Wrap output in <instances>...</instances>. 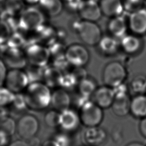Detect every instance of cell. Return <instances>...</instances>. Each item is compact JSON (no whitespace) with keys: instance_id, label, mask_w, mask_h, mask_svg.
<instances>
[{"instance_id":"obj_1","label":"cell","mask_w":146,"mask_h":146,"mask_svg":"<svg viewBox=\"0 0 146 146\" xmlns=\"http://www.w3.org/2000/svg\"><path fill=\"white\" fill-rule=\"evenodd\" d=\"M23 94L29 110L41 111L51 105L52 91L43 82L29 83Z\"/></svg>"},{"instance_id":"obj_2","label":"cell","mask_w":146,"mask_h":146,"mask_svg":"<svg viewBox=\"0 0 146 146\" xmlns=\"http://www.w3.org/2000/svg\"><path fill=\"white\" fill-rule=\"evenodd\" d=\"M73 27L80 40L89 46H97L103 36L100 27L95 22L80 19L74 22Z\"/></svg>"},{"instance_id":"obj_3","label":"cell","mask_w":146,"mask_h":146,"mask_svg":"<svg viewBox=\"0 0 146 146\" xmlns=\"http://www.w3.org/2000/svg\"><path fill=\"white\" fill-rule=\"evenodd\" d=\"M44 23V14L38 7L30 5L19 14V29L25 32L34 31Z\"/></svg>"},{"instance_id":"obj_4","label":"cell","mask_w":146,"mask_h":146,"mask_svg":"<svg viewBox=\"0 0 146 146\" xmlns=\"http://www.w3.org/2000/svg\"><path fill=\"white\" fill-rule=\"evenodd\" d=\"M127 77L125 66L119 61L107 63L102 72V80L104 85L115 88L124 83Z\"/></svg>"},{"instance_id":"obj_5","label":"cell","mask_w":146,"mask_h":146,"mask_svg":"<svg viewBox=\"0 0 146 146\" xmlns=\"http://www.w3.org/2000/svg\"><path fill=\"white\" fill-rule=\"evenodd\" d=\"M0 58L10 69H24L28 61L23 49L0 44Z\"/></svg>"},{"instance_id":"obj_6","label":"cell","mask_w":146,"mask_h":146,"mask_svg":"<svg viewBox=\"0 0 146 146\" xmlns=\"http://www.w3.org/2000/svg\"><path fill=\"white\" fill-rule=\"evenodd\" d=\"M79 117L81 124L86 127L99 126L104 117L103 109L90 99L79 107Z\"/></svg>"},{"instance_id":"obj_7","label":"cell","mask_w":146,"mask_h":146,"mask_svg":"<svg viewBox=\"0 0 146 146\" xmlns=\"http://www.w3.org/2000/svg\"><path fill=\"white\" fill-rule=\"evenodd\" d=\"M28 63L40 66L45 67L51 60V55L47 47L38 43L27 44L23 49Z\"/></svg>"},{"instance_id":"obj_8","label":"cell","mask_w":146,"mask_h":146,"mask_svg":"<svg viewBox=\"0 0 146 146\" xmlns=\"http://www.w3.org/2000/svg\"><path fill=\"white\" fill-rule=\"evenodd\" d=\"M65 58L71 66L84 67L89 62L90 55L85 46L75 43L66 47Z\"/></svg>"},{"instance_id":"obj_9","label":"cell","mask_w":146,"mask_h":146,"mask_svg":"<svg viewBox=\"0 0 146 146\" xmlns=\"http://www.w3.org/2000/svg\"><path fill=\"white\" fill-rule=\"evenodd\" d=\"M29 84L27 76L23 69H10L7 72L3 86L14 94L23 92Z\"/></svg>"},{"instance_id":"obj_10","label":"cell","mask_w":146,"mask_h":146,"mask_svg":"<svg viewBox=\"0 0 146 146\" xmlns=\"http://www.w3.org/2000/svg\"><path fill=\"white\" fill-rule=\"evenodd\" d=\"M39 129L38 119L31 114H24L18 120L17 132L18 135L24 140L33 138Z\"/></svg>"},{"instance_id":"obj_11","label":"cell","mask_w":146,"mask_h":146,"mask_svg":"<svg viewBox=\"0 0 146 146\" xmlns=\"http://www.w3.org/2000/svg\"><path fill=\"white\" fill-rule=\"evenodd\" d=\"M127 22L131 33L140 36L146 34V7L129 14Z\"/></svg>"},{"instance_id":"obj_12","label":"cell","mask_w":146,"mask_h":146,"mask_svg":"<svg viewBox=\"0 0 146 146\" xmlns=\"http://www.w3.org/2000/svg\"><path fill=\"white\" fill-rule=\"evenodd\" d=\"M77 13L80 19L95 22L103 15L99 3L95 0H83Z\"/></svg>"},{"instance_id":"obj_13","label":"cell","mask_w":146,"mask_h":146,"mask_svg":"<svg viewBox=\"0 0 146 146\" xmlns=\"http://www.w3.org/2000/svg\"><path fill=\"white\" fill-rule=\"evenodd\" d=\"M81 124L79 113L69 108L60 112L59 127L64 132L75 131Z\"/></svg>"},{"instance_id":"obj_14","label":"cell","mask_w":146,"mask_h":146,"mask_svg":"<svg viewBox=\"0 0 146 146\" xmlns=\"http://www.w3.org/2000/svg\"><path fill=\"white\" fill-rule=\"evenodd\" d=\"M92 98L94 102L102 109L111 108L115 98L113 89L106 85L98 87Z\"/></svg>"},{"instance_id":"obj_15","label":"cell","mask_w":146,"mask_h":146,"mask_svg":"<svg viewBox=\"0 0 146 146\" xmlns=\"http://www.w3.org/2000/svg\"><path fill=\"white\" fill-rule=\"evenodd\" d=\"M70 104L71 98L68 91L59 87L52 92L51 106L53 109L60 112L69 108Z\"/></svg>"},{"instance_id":"obj_16","label":"cell","mask_w":146,"mask_h":146,"mask_svg":"<svg viewBox=\"0 0 146 146\" xmlns=\"http://www.w3.org/2000/svg\"><path fill=\"white\" fill-rule=\"evenodd\" d=\"M142 45L140 36L132 33L127 34L120 39V49L128 55L137 54L141 49Z\"/></svg>"},{"instance_id":"obj_17","label":"cell","mask_w":146,"mask_h":146,"mask_svg":"<svg viewBox=\"0 0 146 146\" xmlns=\"http://www.w3.org/2000/svg\"><path fill=\"white\" fill-rule=\"evenodd\" d=\"M107 30L110 35L120 39L127 34V20L122 15L111 18L107 23Z\"/></svg>"},{"instance_id":"obj_18","label":"cell","mask_w":146,"mask_h":146,"mask_svg":"<svg viewBox=\"0 0 146 146\" xmlns=\"http://www.w3.org/2000/svg\"><path fill=\"white\" fill-rule=\"evenodd\" d=\"M102 15L109 18L119 16L124 12L123 0H99Z\"/></svg>"},{"instance_id":"obj_19","label":"cell","mask_w":146,"mask_h":146,"mask_svg":"<svg viewBox=\"0 0 146 146\" xmlns=\"http://www.w3.org/2000/svg\"><path fill=\"white\" fill-rule=\"evenodd\" d=\"M99 51L105 56H113L120 49V40L111 35H103L97 44Z\"/></svg>"},{"instance_id":"obj_20","label":"cell","mask_w":146,"mask_h":146,"mask_svg":"<svg viewBox=\"0 0 146 146\" xmlns=\"http://www.w3.org/2000/svg\"><path fill=\"white\" fill-rule=\"evenodd\" d=\"M83 140L88 146H99L106 139V131L99 126L87 127L84 131Z\"/></svg>"},{"instance_id":"obj_21","label":"cell","mask_w":146,"mask_h":146,"mask_svg":"<svg viewBox=\"0 0 146 146\" xmlns=\"http://www.w3.org/2000/svg\"><path fill=\"white\" fill-rule=\"evenodd\" d=\"M131 100L128 93L115 95L111 109L113 113L119 117H123L130 113Z\"/></svg>"},{"instance_id":"obj_22","label":"cell","mask_w":146,"mask_h":146,"mask_svg":"<svg viewBox=\"0 0 146 146\" xmlns=\"http://www.w3.org/2000/svg\"><path fill=\"white\" fill-rule=\"evenodd\" d=\"M63 72L51 65L44 67L42 82L50 88H56L60 87Z\"/></svg>"},{"instance_id":"obj_23","label":"cell","mask_w":146,"mask_h":146,"mask_svg":"<svg viewBox=\"0 0 146 146\" xmlns=\"http://www.w3.org/2000/svg\"><path fill=\"white\" fill-rule=\"evenodd\" d=\"M130 113L136 118L146 117V94H136L131 100Z\"/></svg>"},{"instance_id":"obj_24","label":"cell","mask_w":146,"mask_h":146,"mask_svg":"<svg viewBox=\"0 0 146 146\" xmlns=\"http://www.w3.org/2000/svg\"><path fill=\"white\" fill-rule=\"evenodd\" d=\"M63 3L62 0H39L38 6L44 14L53 17L61 13L63 9Z\"/></svg>"},{"instance_id":"obj_25","label":"cell","mask_w":146,"mask_h":146,"mask_svg":"<svg viewBox=\"0 0 146 146\" xmlns=\"http://www.w3.org/2000/svg\"><path fill=\"white\" fill-rule=\"evenodd\" d=\"M77 87L79 95L87 98L92 96L98 87L96 80L88 76L79 82Z\"/></svg>"},{"instance_id":"obj_26","label":"cell","mask_w":146,"mask_h":146,"mask_svg":"<svg viewBox=\"0 0 146 146\" xmlns=\"http://www.w3.org/2000/svg\"><path fill=\"white\" fill-rule=\"evenodd\" d=\"M27 33L20 29L12 31L6 43L9 47L23 49L27 42Z\"/></svg>"},{"instance_id":"obj_27","label":"cell","mask_w":146,"mask_h":146,"mask_svg":"<svg viewBox=\"0 0 146 146\" xmlns=\"http://www.w3.org/2000/svg\"><path fill=\"white\" fill-rule=\"evenodd\" d=\"M45 67H40L28 63L27 65L24 68V71L27 76L29 83L42 82Z\"/></svg>"},{"instance_id":"obj_28","label":"cell","mask_w":146,"mask_h":146,"mask_svg":"<svg viewBox=\"0 0 146 146\" xmlns=\"http://www.w3.org/2000/svg\"><path fill=\"white\" fill-rule=\"evenodd\" d=\"M19 14L9 11L5 9H1L0 19L9 26L11 32L14 31L19 29Z\"/></svg>"},{"instance_id":"obj_29","label":"cell","mask_w":146,"mask_h":146,"mask_svg":"<svg viewBox=\"0 0 146 146\" xmlns=\"http://www.w3.org/2000/svg\"><path fill=\"white\" fill-rule=\"evenodd\" d=\"M129 87L136 95L145 94L146 92V77L143 75L135 76L131 80Z\"/></svg>"},{"instance_id":"obj_30","label":"cell","mask_w":146,"mask_h":146,"mask_svg":"<svg viewBox=\"0 0 146 146\" xmlns=\"http://www.w3.org/2000/svg\"><path fill=\"white\" fill-rule=\"evenodd\" d=\"M10 106L11 110L15 113H20L28 109L23 92L15 94L14 99Z\"/></svg>"},{"instance_id":"obj_31","label":"cell","mask_w":146,"mask_h":146,"mask_svg":"<svg viewBox=\"0 0 146 146\" xmlns=\"http://www.w3.org/2000/svg\"><path fill=\"white\" fill-rule=\"evenodd\" d=\"M60 112L52 109L47 111L44 117L46 125L51 128H55L59 126Z\"/></svg>"},{"instance_id":"obj_32","label":"cell","mask_w":146,"mask_h":146,"mask_svg":"<svg viewBox=\"0 0 146 146\" xmlns=\"http://www.w3.org/2000/svg\"><path fill=\"white\" fill-rule=\"evenodd\" d=\"M78 80L71 71L63 72L60 87L68 91L78 86Z\"/></svg>"},{"instance_id":"obj_33","label":"cell","mask_w":146,"mask_h":146,"mask_svg":"<svg viewBox=\"0 0 146 146\" xmlns=\"http://www.w3.org/2000/svg\"><path fill=\"white\" fill-rule=\"evenodd\" d=\"M3 9L9 11L19 14L25 8V3L23 0H4Z\"/></svg>"},{"instance_id":"obj_34","label":"cell","mask_w":146,"mask_h":146,"mask_svg":"<svg viewBox=\"0 0 146 146\" xmlns=\"http://www.w3.org/2000/svg\"><path fill=\"white\" fill-rule=\"evenodd\" d=\"M145 0H123L124 12L131 14L144 7Z\"/></svg>"},{"instance_id":"obj_35","label":"cell","mask_w":146,"mask_h":146,"mask_svg":"<svg viewBox=\"0 0 146 146\" xmlns=\"http://www.w3.org/2000/svg\"><path fill=\"white\" fill-rule=\"evenodd\" d=\"M15 94L4 86L0 87V107H7L11 104Z\"/></svg>"},{"instance_id":"obj_36","label":"cell","mask_w":146,"mask_h":146,"mask_svg":"<svg viewBox=\"0 0 146 146\" xmlns=\"http://www.w3.org/2000/svg\"><path fill=\"white\" fill-rule=\"evenodd\" d=\"M0 129L11 136L17 131V123L9 116L0 124Z\"/></svg>"},{"instance_id":"obj_37","label":"cell","mask_w":146,"mask_h":146,"mask_svg":"<svg viewBox=\"0 0 146 146\" xmlns=\"http://www.w3.org/2000/svg\"><path fill=\"white\" fill-rule=\"evenodd\" d=\"M11 31L9 26L0 19V44L6 43Z\"/></svg>"},{"instance_id":"obj_38","label":"cell","mask_w":146,"mask_h":146,"mask_svg":"<svg viewBox=\"0 0 146 146\" xmlns=\"http://www.w3.org/2000/svg\"><path fill=\"white\" fill-rule=\"evenodd\" d=\"M53 139L59 146H68L70 144V139L64 133H59L56 134Z\"/></svg>"},{"instance_id":"obj_39","label":"cell","mask_w":146,"mask_h":146,"mask_svg":"<svg viewBox=\"0 0 146 146\" xmlns=\"http://www.w3.org/2000/svg\"><path fill=\"white\" fill-rule=\"evenodd\" d=\"M71 71L78 80V83L88 76L87 71L84 67H74Z\"/></svg>"},{"instance_id":"obj_40","label":"cell","mask_w":146,"mask_h":146,"mask_svg":"<svg viewBox=\"0 0 146 146\" xmlns=\"http://www.w3.org/2000/svg\"><path fill=\"white\" fill-rule=\"evenodd\" d=\"M7 67L0 58V87L3 86L7 74Z\"/></svg>"},{"instance_id":"obj_41","label":"cell","mask_w":146,"mask_h":146,"mask_svg":"<svg viewBox=\"0 0 146 146\" xmlns=\"http://www.w3.org/2000/svg\"><path fill=\"white\" fill-rule=\"evenodd\" d=\"M10 137L11 136L0 129V146H9L10 144Z\"/></svg>"},{"instance_id":"obj_42","label":"cell","mask_w":146,"mask_h":146,"mask_svg":"<svg viewBox=\"0 0 146 146\" xmlns=\"http://www.w3.org/2000/svg\"><path fill=\"white\" fill-rule=\"evenodd\" d=\"M83 0H71L66 2L67 7L71 11L77 12Z\"/></svg>"},{"instance_id":"obj_43","label":"cell","mask_w":146,"mask_h":146,"mask_svg":"<svg viewBox=\"0 0 146 146\" xmlns=\"http://www.w3.org/2000/svg\"><path fill=\"white\" fill-rule=\"evenodd\" d=\"M139 130L141 135L146 139V117L140 119L139 124Z\"/></svg>"},{"instance_id":"obj_44","label":"cell","mask_w":146,"mask_h":146,"mask_svg":"<svg viewBox=\"0 0 146 146\" xmlns=\"http://www.w3.org/2000/svg\"><path fill=\"white\" fill-rule=\"evenodd\" d=\"M9 113L7 107H0V124L9 117Z\"/></svg>"},{"instance_id":"obj_45","label":"cell","mask_w":146,"mask_h":146,"mask_svg":"<svg viewBox=\"0 0 146 146\" xmlns=\"http://www.w3.org/2000/svg\"><path fill=\"white\" fill-rule=\"evenodd\" d=\"M9 146H29V145L23 140H17L10 143Z\"/></svg>"},{"instance_id":"obj_46","label":"cell","mask_w":146,"mask_h":146,"mask_svg":"<svg viewBox=\"0 0 146 146\" xmlns=\"http://www.w3.org/2000/svg\"><path fill=\"white\" fill-rule=\"evenodd\" d=\"M41 146H59L58 144L54 140H48L44 141Z\"/></svg>"},{"instance_id":"obj_47","label":"cell","mask_w":146,"mask_h":146,"mask_svg":"<svg viewBox=\"0 0 146 146\" xmlns=\"http://www.w3.org/2000/svg\"><path fill=\"white\" fill-rule=\"evenodd\" d=\"M25 3L28 4L29 5H34L35 4H38L39 0H23Z\"/></svg>"},{"instance_id":"obj_48","label":"cell","mask_w":146,"mask_h":146,"mask_svg":"<svg viewBox=\"0 0 146 146\" xmlns=\"http://www.w3.org/2000/svg\"><path fill=\"white\" fill-rule=\"evenodd\" d=\"M125 146H145L141 143L138 141H132L128 143Z\"/></svg>"},{"instance_id":"obj_49","label":"cell","mask_w":146,"mask_h":146,"mask_svg":"<svg viewBox=\"0 0 146 146\" xmlns=\"http://www.w3.org/2000/svg\"><path fill=\"white\" fill-rule=\"evenodd\" d=\"M63 2H64L65 3L66 2H68V1H71V0H62Z\"/></svg>"},{"instance_id":"obj_50","label":"cell","mask_w":146,"mask_h":146,"mask_svg":"<svg viewBox=\"0 0 146 146\" xmlns=\"http://www.w3.org/2000/svg\"><path fill=\"white\" fill-rule=\"evenodd\" d=\"M4 1V0H0V3L1 2H3Z\"/></svg>"},{"instance_id":"obj_51","label":"cell","mask_w":146,"mask_h":146,"mask_svg":"<svg viewBox=\"0 0 146 146\" xmlns=\"http://www.w3.org/2000/svg\"><path fill=\"white\" fill-rule=\"evenodd\" d=\"M0 13H1V8H0Z\"/></svg>"},{"instance_id":"obj_52","label":"cell","mask_w":146,"mask_h":146,"mask_svg":"<svg viewBox=\"0 0 146 146\" xmlns=\"http://www.w3.org/2000/svg\"><path fill=\"white\" fill-rule=\"evenodd\" d=\"M145 2H146V0H145Z\"/></svg>"},{"instance_id":"obj_53","label":"cell","mask_w":146,"mask_h":146,"mask_svg":"<svg viewBox=\"0 0 146 146\" xmlns=\"http://www.w3.org/2000/svg\"><path fill=\"white\" fill-rule=\"evenodd\" d=\"M145 146H146V145H145Z\"/></svg>"}]
</instances>
